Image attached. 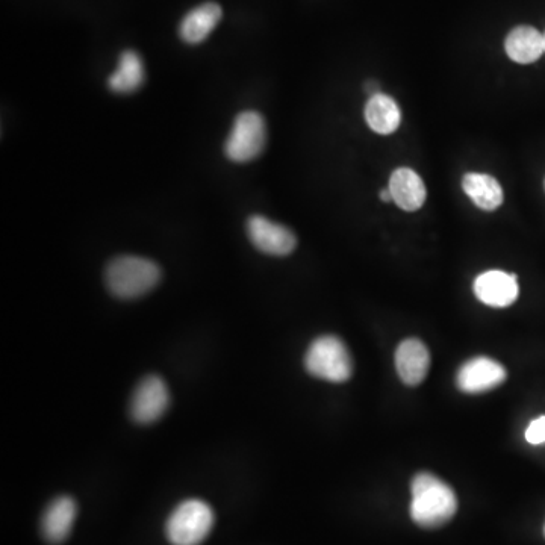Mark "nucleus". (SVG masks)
I'll list each match as a JSON object with an SVG mask.
<instances>
[{"mask_svg": "<svg viewBox=\"0 0 545 545\" xmlns=\"http://www.w3.org/2000/svg\"><path fill=\"white\" fill-rule=\"evenodd\" d=\"M170 393L166 382L159 376H147L141 380L132 394L129 414L138 424H153L169 408Z\"/></svg>", "mask_w": 545, "mask_h": 545, "instance_id": "nucleus-6", "label": "nucleus"}, {"mask_svg": "<svg viewBox=\"0 0 545 545\" xmlns=\"http://www.w3.org/2000/svg\"><path fill=\"white\" fill-rule=\"evenodd\" d=\"M306 371L317 379L343 384L352 377L353 361L340 338L326 335L309 346L305 356Z\"/></svg>", "mask_w": 545, "mask_h": 545, "instance_id": "nucleus-3", "label": "nucleus"}, {"mask_svg": "<svg viewBox=\"0 0 545 545\" xmlns=\"http://www.w3.org/2000/svg\"><path fill=\"white\" fill-rule=\"evenodd\" d=\"M465 194L473 200L474 205L482 211H496L505 200L502 185L496 178L483 173H467L462 178Z\"/></svg>", "mask_w": 545, "mask_h": 545, "instance_id": "nucleus-16", "label": "nucleus"}, {"mask_svg": "<svg viewBox=\"0 0 545 545\" xmlns=\"http://www.w3.org/2000/svg\"><path fill=\"white\" fill-rule=\"evenodd\" d=\"M526 440L533 446L545 443V417L536 418L529 424L526 430Z\"/></svg>", "mask_w": 545, "mask_h": 545, "instance_id": "nucleus-18", "label": "nucleus"}, {"mask_svg": "<svg viewBox=\"0 0 545 545\" xmlns=\"http://www.w3.org/2000/svg\"><path fill=\"white\" fill-rule=\"evenodd\" d=\"M508 373L505 367L494 359L479 356L470 359L459 368L456 384L465 394H482L500 387Z\"/></svg>", "mask_w": 545, "mask_h": 545, "instance_id": "nucleus-8", "label": "nucleus"}, {"mask_svg": "<svg viewBox=\"0 0 545 545\" xmlns=\"http://www.w3.org/2000/svg\"><path fill=\"white\" fill-rule=\"evenodd\" d=\"M388 190L393 202L403 211H418L426 202V185L420 175L409 167L394 170Z\"/></svg>", "mask_w": 545, "mask_h": 545, "instance_id": "nucleus-12", "label": "nucleus"}, {"mask_svg": "<svg viewBox=\"0 0 545 545\" xmlns=\"http://www.w3.org/2000/svg\"><path fill=\"white\" fill-rule=\"evenodd\" d=\"M430 355L420 340H405L396 352V368L403 384L417 387L429 373Z\"/></svg>", "mask_w": 545, "mask_h": 545, "instance_id": "nucleus-11", "label": "nucleus"}, {"mask_svg": "<svg viewBox=\"0 0 545 545\" xmlns=\"http://www.w3.org/2000/svg\"><path fill=\"white\" fill-rule=\"evenodd\" d=\"M76 502L69 496L52 500L41 518V533L50 544H61L69 538L75 524Z\"/></svg>", "mask_w": 545, "mask_h": 545, "instance_id": "nucleus-10", "label": "nucleus"}, {"mask_svg": "<svg viewBox=\"0 0 545 545\" xmlns=\"http://www.w3.org/2000/svg\"><path fill=\"white\" fill-rule=\"evenodd\" d=\"M380 199L384 200V202H393V197H391L390 190L380 191Z\"/></svg>", "mask_w": 545, "mask_h": 545, "instance_id": "nucleus-19", "label": "nucleus"}, {"mask_svg": "<svg viewBox=\"0 0 545 545\" xmlns=\"http://www.w3.org/2000/svg\"><path fill=\"white\" fill-rule=\"evenodd\" d=\"M505 49L514 63H535L544 53V35L532 26H517L506 37Z\"/></svg>", "mask_w": 545, "mask_h": 545, "instance_id": "nucleus-15", "label": "nucleus"}, {"mask_svg": "<svg viewBox=\"0 0 545 545\" xmlns=\"http://www.w3.org/2000/svg\"><path fill=\"white\" fill-rule=\"evenodd\" d=\"M267 143L264 117L256 111H244L235 119L234 128L225 144L226 156L234 162L258 158Z\"/></svg>", "mask_w": 545, "mask_h": 545, "instance_id": "nucleus-5", "label": "nucleus"}, {"mask_svg": "<svg viewBox=\"0 0 545 545\" xmlns=\"http://www.w3.org/2000/svg\"><path fill=\"white\" fill-rule=\"evenodd\" d=\"M364 116L371 131L379 135L393 134L399 129L400 122H402L399 103L384 93L370 96V99L365 103Z\"/></svg>", "mask_w": 545, "mask_h": 545, "instance_id": "nucleus-13", "label": "nucleus"}, {"mask_svg": "<svg viewBox=\"0 0 545 545\" xmlns=\"http://www.w3.org/2000/svg\"><path fill=\"white\" fill-rule=\"evenodd\" d=\"M161 281L158 264L141 256H119L105 271L106 287L119 299H138Z\"/></svg>", "mask_w": 545, "mask_h": 545, "instance_id": "nucleus-2", "label": "nucleus"}, {"mask_svg": "<svg viewBox=\"0 0 545 545\" xmlns=\"http://www.w3.org/2000/svg\"><path fill=\"white\" fill-rule=\"evenodd\" d=\"M223 11L214 2L200 5L191 10L179 25V37L188 44H199L209 37L218 22L222 20Z\"/></svg>", "mask_w": 545, "mask_h": 545, "instance_id": "nucleus-14", "label": "nucleus"}, {"mask_svg": "<svg viewBox=\"0 0 545 545\" xmlns=\"http://www.w3.org/2000/svg\"><path fill=\"white\" fill-rule=\"evenodd\" d=\"M214 527V511L203 500L182 502L170 515L166 535L173 545H200Z\"/></svg>", "mask_w": 545, "mask_h": 545, "instance_id": "nucleus-4", "label": "nucleus"}, {"mask_svg": "<svg viewBox=\"0 0 545 545\" xmlns=\"http://www.w3.org/2000/svg\"><path fill=\"white\" fill-rule=\"evenodd\" d=\"M144 78L146 73L140 55L135 50H125L120 55L116 72L109 76L108 87L114 93L131 94L144 84Z\"/></svg>", "mask_w": 545, "mask_h": 545, "instance_id": "nucleus-17", "label": "nucleus"}, {"mask_svg": "<svg viewBox=\"0 0 545 545\" xmlns=\"http://www.w3.org/2000/svg\"><path fill=\"white\" fill-rule=\"evenodd\" d=\"M542 35H544V52H545V32Z\"/></svg>", "mask_w": 545, "mask_h": 545, "instance_id": "nucleus-20", "label": "nucleus"}, {"mask_svg": "<svg viewBox=\"0 0 545 545\" xmlns=\"http://www.w3.org/2000/svg\"><path fill=\"white\" fill-rule=\"evenodd\" d=\"M247 235L259 252L271 256H287L297 246L296 235L287 226L271 222L264 215H252L247 220Z\"/></svg>", "mask_w": 545, "mask_h": 545, "instance_id": "nucleus-7", "label": "nucleus"}, {"mask_svg": "<svg viewBox=\"0 0 545 545\" xmlns=\"http://www.w3.org/2000/svg\"><path fill=\"white\" fill-rule=\"evenodd\" d=\"M474 294L483 305L508 308L520 294L517 276L500 270L486 271L474 281Z\"/></svg>", "mask_w": 545, "mask_h": 545, "instance_id": "nucleus-9", "label": "nucleus"}, {"mask_svg": "<svg viewBox=\"0 0 545 545\" xmlns=\"http://www.w3.org/2000/svg\"><path fill=\"white\" fill-rule=\"evenodd\" d=\"M411 517L424 529L444 526L455 517L458 499L453 489L430 473H420L412 480Z\"/></svg>", "mask_w": 545, "mask_h": 545, "instance_id": "nucleus-1", "label": "nucleus"}, {"mask_svg": "<svg viewBox=\"0 0 545 545\" xmlns=\"http://www.w3.org/2000/svg\"><path fill=\"white\" fill-rule=\"evenodd\" d=\"M544 535H545V527H544Z\"/></svg>", "mask_w": 545, "mask_h": 545, "instance_id": "nucleus-21", "label": "nucleus"}]
</instances>
